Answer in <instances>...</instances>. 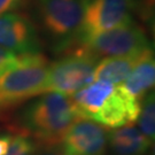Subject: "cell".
<instances>
[{"instance_id":"cell-7","label":"cell","mask_w":155,"mask_h":155,"mask_svg":"<svg viewBox=\"0 0 155 155\" xmlns=\"http://www.w3.org/2000/svg\"><path fill=\"white\" fill-rule=\"evenodd\" d=\"M133 7L134 0H87L78 40L133 22Z\"/></svg>"},{"instance_id":"cell-12","label":"cell","mask_w":155,"mask_h":155,"mask_svg":"<svg viewBox=\"0 0 155 155\" xmlns=\"http://www.w3.org/2000/svg\"><path fill=\"white\" fill-rule=\"evenodd\" d=\"M108 144L114 155H145L153 143L139 129L127 125L109 131Z\"/></svg>"},{"instance_id":"cell-5","label":"cell","mask_w":155,"mask_h":155,"mask_svg":"<svg viewBox=\"0 0 155 155\" xmlns=\"http://www.w3.org/2000/svg\"><path fill=\"white\" fill-rule=\"evenodd\" d=\"M98 58L83 46L71 48L61 59L50 64L47 92H56L68 97L93 83Z\"/></svg>"},{"instance_id":"cell-15","label":"cell","mask_w":155,"mask_h":155,"mask_svg":"<svg viewBox=\"0 0 155 155\" xmlns=\"http://www.w3.org/2000/svg\"><path fill=\"white\" fill-rule=\"evenodd\" d=\"M28 0H0V16L21 9Z\"/></svg>"},{"instance_id":"cell-1","label":"cell","mask_w":155,"mask_h":155,"mask_svg":"<svg viewBox=\"0 0 155 155\" xmlns=\"http://www.w3.org/2000/svg\"><path fill=\"white\" fill-rule=\"evenodd\" d=\"M72 104L82 118L117 129L137 121L140 102L121 85L95 82L72 94Z\"/></svg>"},{"instance_id":"cell-9","label":"cell","mask_w":155,"mask_h":155,"mask_svg":"<svg viewBox=\"0 0 155 155\" xmlns=\"http://www.w3.org/2000/svg\"><path fill=\"white\" fill-rule=\"evenodd\" d=\"M109 130L90 120H78L62 138L63 155H105Z\"/></svg>"},{"instance_id":"cell-16","label":"cell","mask_w":155,"mask_h":155,"mask_svg":"<svg viewBox=\"0 0 155 155\" xmlns=\"http://www.w3.org/2000/svg\"><path fill=\"white\" fill-rule=\"evenodd\" d=\"M12 136H0V155H5L11 146Z\"/></svg>"},{"instance_id":"cell-13","label":"cell","mask_w":155,"mask_h":155,"mask_svg":"<svg viewBox=\"0 0 155 155\" xmlns=\"http://www.w3.org/2000/svg\"><path fill=\"white\" fill-rule=\"evenodd\" d=\"M140 131L147 139L154 143L155 138V97L148 92L140 101V110L138 115Z\"/></svg>"},{"instance_id":"cell-10","label":"cell","mask_w":155,"mask_h":155,"mask_svg":"<svg viewBox=\"0 0 155 155\" xmlns=\"http://www.w3.org/2000/svg\"><path fill=\"white\" fill-rule=\"evenodd\" d=\"M155 61L153 50L146 51L141 60L134 66L125 81L121 84L122 89L137 101H141L146 94L154 87Z\"/></svg>"},{"instance_id":"cell-2","label":"cell","mask_w":155,"mask_h":155,"mask_svg":"<svg viewBox=\"0 0 155 155\" xmlns=\"http://www.w3.org/2000/svg\"><path fill=\"white\" fill-rule=\"evenodd\" d=\"M50 64L39 52L18 54L0 66V113L47 93Z\"/></svg>"},{"instance_id":"cell-6","label":"cell","mask_w":155,"mask_h":155,"mask_svg":"<svg viewBox=\"0 0 155 155\" xmlns=\"http://www.w3.org/2000/svg\"><path fill=\"white\" fill-rule=\"evenodd\" d=\"M78 41L81 46L98 59L133 55L150 48V43L145 31L134 22L79 39Z\"/></svg>"},{"instance_id":"cell-14","label":"cell","mask_w":155,"mask_h":155,"mask_svg":"<svg viewBox=\"0 0 155 155\" xmlns=\"http://www.w3.org/2000/svg\"><path fill=\"white\" fill-rule=\"evenodd\" d=\"M36 150V144L27 134L13 137L8 152L5 155H32Z\"/></svg>"},{"instance_id":"cell-3","label":"cell","mask_w":155,"mask_h":155,"mask_svg":"<svg viewBox=\"0 0 155 155\" xmlns=\"http://www.w3.org/2000/svg\"><path fill=\"white\" fill-rule=\"evenodd\" d=\"M82 120L70 97L56 92L41 94L23 110V127L39 144L56 146L61 144L71 124Z\"/></svg>"},{"instance_id":"cell-4","label":"cell","mask_w":155,"mask_h":155,"mask_svg":"<svg viewBox=\"0 0 155 155\" xmlns=\"http://www.w3.org/2000/svg\"><path fill=\"white\" fill-rule=\"evenodd\" d=\"M87 0H36L39 27L55 41L58 50H69L78 40Z\"/></svg>"},{"instance_id":"cell-18","label":"cell","mask_w":155,"mask_h":155,"mask_svg":"<svg viewBox=\"0 0 155 155\" xmlns=\"http://www.w3.org/2000/svg\"><path fill=\"white\" fill-rule=\"evenodd\" d=\"M40 155H63L61 153H56V152H48V153H44V154H40Z\"/></svg>"},{"instance_id":"cell-17","label":"cell","mask_w":155,"mask_h":155,"mask_svg":"<svg viewBox=\"0 0 155 155\" xmlns=\"http://www.w3.org/2000/svg\"><path fill=\"white\" fill-rule=\"evenodd\" d=\"M14 56H15L14 53H12V52L7 51L6 48H4L2 46H0V66H2L5 62L11 60L12 58H14Z\"/></svg>"},{"instance_id":"cell-8","label":"cell","mask_w":155,"mask_h":155,"mask_svg":"<svg viewBox=\"0 0 155 155\" xmlns=\"http://www.w3.org/2000/svg\"><path fill=\"white\" fill-rule=\"evenodd\" d=\"M0 46L15 55L40 52L38 30L27 14L12 12L0 16Z\"/></svg>"},{"instance_id":"cell-11","label":"cell","mask_w":155,"mask_h":155,"mask_svg":"<svg viewBox=\"0 0 155 155\" xmlns=\"http://www.w3.org/2000/svg\"><path fill=\"white\" fill-rule=\"evenodd\" d=\"M148 50L150 48H147L146 51ZM146 51L133 55L108 56L102 59L95 66L93 81L113 85H121L129 76V74L132 71L134 66L141 60Z\"/></svg>"}]
</instances>
